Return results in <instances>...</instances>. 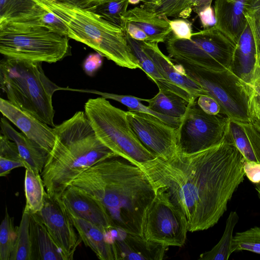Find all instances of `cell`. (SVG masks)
I'll return each instance as SVG.
<instances>
[{
    "instance_id": "obj_37",
    "label": "cell",
    "mask_w": 260,
    "mask_h": 260,
    "mask_svg": "<svg viewBox=\"0 0 260 260\" xmlns=\"http://www.w3.org/2000/svg\"><path fill=\"white\" fill-rule=\"evenodd\" d=\"M0 156L24 162L16 143L3 134L0 136Z\"/></svg>"
},
{
    "instance_id": "obj_19",
    "label": "cell",
    "mask_w": 260,
    "mask_h": 260,
    "mask_svg": "<svg viewBox=\"0 0 260 260\" xmlns=\"http://www.w3.org/2000/svg\"><path fill=\"white\" fill-rule=\"evenodd\" d=\"M122 19L143 30L148 37V42L165 43L172 32L168 17L158 15L144 4L128 9Z\"/></svg>"
},
{
    "instance_id": "obj_12",
    "label": "cell",
    "mask_w": 260,
    "mask_h": 260,
    "mask_svg": "<svg viewBox=\"0 0 260 260\" xmlns=\"http://www.w3.org/2000/svg\"><path fill=\"white\" fill-rule=\"evenodd\" d=\"M127 116L139 141L155 157L166 160L177 152V128L146 113L128 111Z\"/></svg>"
},
{
    "instance_id": "obj_29",
    "label": "cell",
    "mask_w": 260,
    "mask_h": 260,
    "mask_svg": "<svg viewBox=\"0 0 260 260\" xmlns=\"http://www.w3.org/2000/svg\"><path fill=\"white\" fill-rule=\"evenodd\" d=\"M239 220L236 211H231L226 219L223 234L218 243L210 250L202 253L201 260H228L232 251L233 231Z\"/></svg>"
},
{
    "instance_id": "obj_20",
    "label": "cell",
    "mask_w": 260,
    "mask_h": 260,
    "mask_svg": "<svg viewBox=\"0 0 260 260\" xmlns=\"http://www.w3.org/2000/svg\"><path fill=\"white\" fill-rule=\"evenodd\" d=\"M245 0H215V26L236 44L247 23L245 17Z\"/></svg>"
},
{
    "instance_id": "obj_31",
    "label": "cell",
    "mask_w": 260,
    "mask_h": 260,
    "mask_svg": "<svg viewBox=\"0 0 260 260\" xmlns=\"http://www.w3.org/2000/svg\"><path fill=\"white\" fill-rule=\"evenodd\" d=\"M38 8L33 0H0V23L27 19L36 13Z\"/></svg>"
},
{
    "instance_id": "obj_11",
    "label": "cell",
    "mask_w": 260,
    "mask_h": 260,
    "mask_svg": "<svg viewBox=\"0 0 260 260\" xmlns=\"http://www.w3.org/2000/svg\"><path fill=\"white\" fill-rule=\"evenodd\" d=\"M229 118L205 113L197 100L190 102L177 128V152L192 153L214 146L224 139Z\"/></svg>"
},
{
    "instance_id": "obj_18",
    "label": "cell",
    "mask_w": 260,
    "mask_h": 260,
    "mask_svg": "<svg viewBox=\"0 0 260 260\" xmlns=\"http://www.w3.org/2000/svg\"><path fill=\"white\" fill-rule=\"evenodd\" d=\"M67 211L84 244L89 247L100 259L116 260L109 229H104Z\"/></svg>"
},
{
    "instance_id": "obj_10",
    "label": "cell",
    "mask_w": 260,
    "mask_h": 260,
    "mask_svg": "<svg viewBox=\"0 0 260 260\" xmlns=\"http://www.w3.org/2000/svg\"><path fill=\"white\" fill-rule=\"evenodd\" d=\"M155 190L156 195L144 217L143 237L167 247H181L188 231L186 218L165 192Z\"/></svg>"
},
{
    "instance_id": "obj_41",
    "label": "cell",
    "mask_w": 260,
    "mask_h": 260,
    "mask_svg": "<svg viewBox=\"0 0 260 260\" xmlns=\"http://www.w3.org/2000/svg\"><path fill=\"white\" fill-rule=\"evenodd\" d=\"M103 63V56L97 52L89 54L84 60L83 69L89 76H93L101 68Z\"/></svg>"
},
{
    "instance_id": "obj_44",
    "label": "cell",
    "mask_w": 260,
    "mask_h": 260,
    "mask_svg": "<svg viewBox=\"0 0 260 260\" xmlns=\"http://www.w3.org/2000/svg\"><path fill=\"white\" fill-rule=\"evenodd\" d=\"M19 167H25V164L19 161L0 156V176H7L14 169Z\"/></svg>"
},
{
    "instance_id": "obj_23",
    "label": "cell",
    "mask_w": 260,
    "mask_h": 260,
    "mask_svg": "<svg viewBox=\"0 0 260 260\" xmlns=\"http://www.w3.org/2000/svg\"><path fill=\"white\" fill-rule=\"evenodd\" d=\"M0 126L1 134L16 143L19 154L25 163V168L29 167L35 172L41 173L48 153L23 133L16 131L6 118H1Z\"/></svg>"
},
{
    "instance_id": "obj_13",
    "label": "cell",
    "mask_w": 260,
    "mask_h": 260,
    "mask_svg": "<svg viewBox=\"0 0 260 260\" xmlns=\"http://www.w3.org/2000/svg\"><path fill=\"white\" fill-rule=\"evenodd\" d=\"M36 214L68 260L72 259L82 240L61 199L47 195L43 208Z\"/></svg>"
},
{
    "instance_id": "obj_47",
    "label": "cell",
    "mask_w": 260,
    "mask_h": 260,
    "mask_svg": "<svg viewBox=\"0 0 260 260\" xmlns=\"http://www.w3.org/2000/svg\"><path fill=\"white\" fill-rule=\"evenodd\" d=\"M161 0H144L143 4L149 8H153L158 6Z\"/></svg>"
},
{
    "instance_id": "obj_2",
    "label": "cell",
    "mask_w": 260,
    "mask_h": 260,
    "mask_svg": "<svg viewBox=\"0 0 260 260\" xmlns=\"http://www.w3.org/2000/svg\"><path fill=\"white\" fill-rule=\"evenodd\" d=\"M118 157L92 166L70 185L98 201L113 228L143 237L144 217L156 190L139 167Z\"/></svg>"
},
{
    "instance_id": "obj_24",
    "label": "cell",
    "mask_w": 260,
    "mask_h": 260,
    "mask_svg": "<svg viewBox=\"0 0 260 260\" xmlns=\"http://www.w3.org/2000/svg\"><path fill=\"white\" fill-rule=\"evenodd\" d=\"M34 259L68 260L36 214H30Z\"/></svg>"
},
{
    "instance_id": "obj_36",
    "label": "cell",
    "mask_w": 260,
    "mask_h": 260,
    "mask_svg": "<svg viewBox=\"0 0 260 260\" xmlns=\"http://www.w3.org/2000/svg\"><path fill=\"white\" fill-rule=\"evenodd\" d=\"M151 9L160 15L183 19L188 18L192 11L190 0H161L158 6Z\"/></svg>"
},
{
    "instance_id": "obj_17",
    "label": "cell",
    "mask_w": 260,
    "mask_h": 260,
    "mask_svg": "<svg viewBox=\"0 0 260 260\" xmlns=\"http://www.w3.org/2000/svg\"><path fill=\"white\" fill-rule=\"evenodd\" d=\"M60 199L67 209L77 216L107 230L113 228L102 205L79 189L70 185Z\"/></svg>"
},
{
    "instance_id": "obj_15",
    "label": "cell",
    "mask_w": 260,
    "mask_h": 260,
    "mask_svg": "<svg viewBox=\"0 0 260 260\" xmlns=\"http://www.w3.org/2000/svg\"><path fill=\"white\" fill-rule=\"evenodd\" d=\"M0 111L28 138L48 153L51 151L56 140L53 127L2 98L0 99Z\"/></svg>"
},
{
    "instance_id": "obj_16",
    "label": "cell",
    "mask_w": 260,
    "mask_h": 260,
    "mask_svg": "<svg viewBox=\"0 0 260 260\" xmlns=\"http://www.w3.org/2000/svg\"><path fill=\"white\" fill-rule=\"evenodd\" d=\"M140 41L144 51L169 83L183 89L194 99L201 95L206 94L205 90L199 84L187 76L180 64H174L170 57L161 52L158 43Z\"/></svg>"
},
{
    "instance_id": "obj_3",
    "label": "cell",
    "mask_w": 260,
    "mask_h": 260,
    "mask_svg": "<svg viewBox=\"0 0 260 260\" xmlns=\"http://www.w3.org/2000/svg\"><path fill=\"white\" fill-rule=\"evenodd\" d=\"M53 129L55 142L41 173L50 198H60L82 173L98 162L117 156L97 137L85 112H76Z\"/></svg>"
},
{
    "instance_id": "obj_7",
    "label": "cell",
    "mask_w": 260,
    "mask_h": 260,
    "mask_svg": "<svg viewBox=\"0 0 260 260\" xmlns=\"http://www.w3.org/2000/svg\"><path fill=\"white\" fill-rule=\"evenodd\" d=\"M68 37L26 23H0V52L5 57L55 63L70 54Z\"/></svg>"
},
{
    "instance_id": "obj_4",
    "label": "cell",
    "mask_w": 260,
    "mask_h": 260,
    "mask_svg": "<svg viewBox=\"0 0 260 260\" xmlns=\"http://www.w3.org/2000/svg\"><path fill=\"white\" fill-rule=\"evenodd\" d=\"M55 14L67 26L69 38L81 42L121 67L140 69L124 29L67 2L33 0Z\"/></svg>"
},
{
    "instance_id": "obj_40",
    "label": "cell",
    "mask_w": 260,
    "mask_h": 260,
    "mask_svg": "<svg viewBox=\"0 0 260 260\" xmlns=\"http://www.w3.org/2000/svg\"><path fill=\"white\" fill-rule=\"evenodd\" d=\"M200 108L205 113L211 115L220 114V107L218 102L212 97L207 94H202L197 99Z\"/></svg>"
},
{
    "instance_id": "obj_32",
    "label": "cell",
    "mask_w": 260,
    "mask_h": 260,
    "mask_svg": "<svg viewBox=\"0 0 260 260\" xmlns=\"http://www.w3.org/2000/svg\"><path fill=\"white\" fill-rule=\"evenodd\" d=\"M244 14L251 29L256 50L254 82L260 75V0H245Z\"/></svg>"
},
{
    "instance_id": "obj_50",
    "label": "cell",
    "mask_w": 260,
    "mask_h": 260,
    "mask_svg": "<svg viewBox=\"0 0 260 260\" xmlns=\"http://www.w3.org/2000/svg\"><path fill=\"white\" fill-rule=\"evenodd\" d=\"M255 189L258 193L259 197L260 198V183L255 184Z\"/></svg>"
},
{
    "instance_id": "obj_8",
    "label": "cell",
    "mask_w": 260,
    "mask_h": 260,
    "mask_svg": "<svg viewBox=\"0 0 260 260\" xmlns=\"http://www.w3.org/2000/svg\"><path fill=\"white\" fill-rule=\"evenodd\" d=\"M171 59L214 71H230L236 44L215 25L192 32L190 39L172 32L165 42Z\"/></svg>"
},
{
    "instance_id": "obj_28",
    "label": "cell",
    "mask_w": 260,
    "mask_h": 260,
    "mask_svg": "<svg viewBox=\"0 0 260 260\" xmlns=\"http://www.w3.org/2000/svg\"><path fill=\"white\" fill-rule=\"evenodd\" d=\"M16 238L10 260L34 259L30 214L23 211L20 224L16 228Z\"/></svg>"
},
{
    "instance_id": "obj_35",
    "label": "cell",
    "mask_w": 260,
    "mask_h": 260,
    "mask_svg": "<svg viewBox=\"0 0 260 260\" xmlns=\"http://www.w3.org/2000/svg\"><path fill=\"white\" fill-rule=\"evenodd\" d=\"M247 250L260 254V227L254 226L233 236L232 251Z\"/></svg>"
},
{
    "instance_id": "obj_46",
    "label": "cell",
    "mask_w": 260,
    "mask_h": 260,
    "mask_svg": "<svg viewBox=\"0 0 260 260\" xmlns=\"http://www.w3.org/2000/svg\"><path fill=\"white\" fill-rule=\"evenodd\" d=\"M213 0H190L191 7L197 14L203 9L211 6Z\"/></svg>"
},
{
    "instance_id": "obj_25",
    "label": "cell",
    "mask_w": 260,
    "mask_h": 260,
    "mask_svg": "<svg viewBox=\"0 0 260 260\" xmlns=\"http://www.w3.org/2000/svg\"><path fill=\"white\" fill-rule=\"evenodd\" d=\"M148 107L160 114L176 118H182L185 114L189 102L182 96L170 91L159 89L152 99H144Z\"/></svg>"
},
{
    "instance_id": "obj_48",
    "label": "cell",
    "mask_w": 260,
    "mask_h": 260,
    "mask_svg": "<svg viewBox=\"0 0 260 260\" xmlns=\"http://www.w3.org/2000/svg\"><path fill=\"white\" fill-rule=\"evenodd\" d=\"M252 87L253 90L260 95V75L254 81Z\"/></svg>"
},
{
    "instance_id": "obj_9",
    "label": "cell",
    "mask_w": 260,
    "mask_h": 260,
    "mask_svg": "<svg viewBox=\"0 0 260 260\" xmlns=\"http://www.w3.org/2000/svg\"><path fill=\"white\" fill-rule=\"evenodd\" d=\"M171 60L180 64L187 76L218 102L220 114L230 119L250 122L249 106L252 87L230 71H214L181 60Z\"/></svg>"
},
{
    "instance_id": "obj_26",
    "label": "cell",
    "mask_w": 260,
    "mask_h": 260,
    "mask_svg": "<svg viewBox=\"0 0 260 260\" xmlns=\"http://www.w3.org/2000/svg\"><path fill=\"white\" fill-rule=\"evenodd\" d=\"M24 191L26 204L23 211L30 214L38 213L43 208L48 194L41 174L29 167L25 168Z\"/></svg>"
},
{
    "instance_id": "obj_43",
    "label": "cell",
    "mask_w": 260,
    "mask_h": 260,
    "mask_svg": "<svg viewBox=\"0 0 260 260\" xmlns=\"http://www.w3.org/2000/svg\"><path fill=\"white\" fill-rule=\"evenodd\" d=\"M122 28L133 39L141 41L148 42L149 39L147 35L143 30L134 24L123 22Z\"/></svg>"
},
{
    "instance_id": "obj_42",
    "label": "cell",
    "mask_w": 260,
    "mask_h": 260,
    "mask_svg": "<svg viewBox=\"0 0 260 260\" xmlns=\"http://www.w3.org/2000/svg\"><path fill=\"white\" fill-rule=\"evenodd\" d=\"M243 170L245 175L252 183H260V162L245 160Z\"/></svg>"
},
{
    "instance_id": "obj_27",
    "label": "cell",
    "mask_w": 260,
    "mask_h": 260,
    "mask_svg": "<svg viewBox=\"0 0 260 260\" xmlns=\"http://www.w3.org/2000/svg\"><path fill=\"white\" fill-rule=\"evenodd\" d=\"M70 90L94 93L100 95L106 99H112L115 100L126 106L128 108L129 111L140 112L153 115L167 124L175 128H177L178 127L180 122L181 119L180 118L167 116L151 110L148 106H146L141 103V101H144L143 99L138 98L132 95H120L104 92L95 90L71 88Z\"/></svg>"
},
{
    "instance_id": "obj_14",
    "label": "cell",
    "mask_w": 260,
    "mask_h": 260,
    "mask_svg": "<svg viewBox=\"0 0 260 260\" xmlns=\"http://www.w3.org/2000/svg\"><path fill=\"white\" fill-rule=\"evenodd\" d=\"M116 259L160 260L164 258L167 247L145 239L119 228L110 229Z\"/></svg>"
},
{
    "instance_id": "obj_22",
    "label": "cell",
    "mask_w": 260,
    "mask_h": 260,
    "mask_svg": "<svg viewBox=\"0 0 260 260\" xmlns=\"http://www.w3.org/2000/svg\"><path fill=\"white\" fill-rule=\"evenodd\" d=\"M224 138L235 146L245 161L260 162V133L250 122L229 118Z\"/></svg>"
},
{
    "instance_id": "obj_5",
    "label": "cell",
    "mask_w": 260,
    "mask_h": 260,
    "mask_svg": "<svg viewBox=\"0 0 260 260\" xmlns=\"http://www.w3.org/2000/svg\"><path fill=\"white\" fill-rule=\"evenodd\" d=\"M0 87L8 100L54 127V93L66 90L45 75L42 62L5 57L0 62Z\"/></svg>"
},
{
    "instance_id": "obj_6",
    "label": "cell",
    "mask_w": 260,
    "mask_h": 260,
    "mask_svg": "<svg viewBox=\"0 0 260 260\" xmlns=\"http://www.w3.org/2000/svg\"><path fill=\"white\" fill-rule=\"evenodd\" d=\"M84 112L97 137L117 156L138 167L156 157L136 136L126 111L102 96L88 99Z\"/></svg>"
},
{
    "instance_id": "obj_45",
    "label": "cell",
    "mask_w": 260,
    "mask_h": 260,
    "mask_svg": "<svg viewBox=\"0 0 260 260\" xmlns=\"http://www.w3.org/2000/svg\"><path fill=\"white\" fill-rule=\"evenodd\" d=\"M198 15L204 29L212 27L216 24L214 11L211 6L203 9Z\"/></svg>"
},
{
    "instance_id": "obj_21",
    "label": "cell",
    "mask_w": 260,
    "mask_h": 260,
    "mask_svg": "<svg viewBox=\"0 0 260 260\" xmlns=\"http://www.w3.org/2000/svg\"><path fill=\"white\" fill-rule=\"evenodd\" d=\"M256 66L255 44L247 22L236 45L230 71L252 87Z\"/></svg>"
},
{
    "instance_id": "obj_38",
    "label": "cell",
    "mask_w": 260,
    "mask_h": 260,
    "mask_svg": "<svg viewBox=\"0 0 260 260\" xmlns=\"http://www.w3.org/2000/svg\"><path fill=\"white\" fill-rule=\"evenodd\" d=\"M168 22L172 32L178 38L190 39L192 30L191 23L183 18L170 20Z\"/></svg>"
},
{
    "instance_id": "obj_1",
    "label": "cell",
    "mask_w": 260,
    "mask_h": 260,
    "mask_svg": "<svg viewBox=\"0 0 260 260\" xmlns=\"http://www.w3.org/2000/svg\"><path fill=\"white\" fill-rule=\"evenodd\" d=\"M245 159L224 138L219 144L192 153L177 152L139 167L155 189L165 192L185 215L190 232L215 225L244 180Z\"/></svg>"
},
{
    "instance_id": "obj_30",
    "label": "cell",
    "mask_w": 260,
    "mask_h": 260,
    "mask_svg": "<svg viewBox=\"0 0 260 260\" xmlns=\"http://www.w3.org/2000/svg\"><path fill=\"white\" fill-rule=\"evenodd\" d=\"M126 36L128 45L140 65V69L157 85L158 89H169L172 84L166 80L159 73L153 61L143 49L140 41L133 39L126 33Z\"/></svg>"
},
{
    "instance_id": "obj_39",
    "label": "cell",
    "mask_w": 260,
    "mask_h": 260,
    "mask_svg": "<svg viewBox=\"0 0 260 260\" xmlns=\"http://www.w3.org/2000/svg\"><path fill=\"white\" fill-rule=\"evenodd\" d=\"M249 116L250 122L260 133V95L254 90L249 102Z\"/></svg>"
},
{
    "instance_id": "obj_34",
    "label": "cell",
    "mask_w": 260,
    "mask_h": 260,
    "mask_svg": "<svg viewBox=\"0 0 260 260\" xmlns=\"http://www.w3.org/2000/svg\"><path fill=\"white\" fill-rule=\"evenodd\" d=\"M13 218L6 208L5 215L0 226V260H10L16 238Z\"/></svg>"
},
{
    "instance_id": "obj_49",
    "label": "cell",
    "mask_w": 260,
    "mask_h": 260,
    "mask_svg": "<svg viewBox=\"0 0 260 260\" xmlns=\"http://www.w3.org/2000/svg\"><path fill=\"white\" fill-rule=\"evenodd\" d=\"M144 0H128L129 4L137 5L139 4L140 2L144 3Z\"/></svg>"
},
{
    "instance_id": "obj_33",
    "label": "cell",
    "mask_w": 260,
    "mask_h": 260,
    "mask_svg": "<svg viewBox=\"0 0 260 260\" xmlns=\"http://www.w3.org/2000/svg\"><path fill=\"white\" fill-rule=\"evenodd\" d=\"M38 5V8L34 15L19 22L41 26L68 36V28L61 19L53 12Z\"/></svg>"
}]
</instances>
